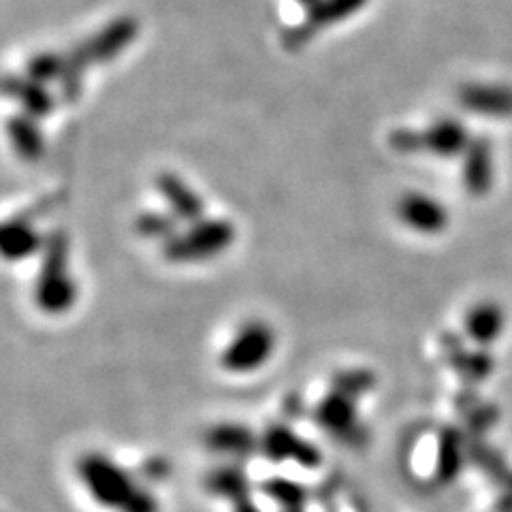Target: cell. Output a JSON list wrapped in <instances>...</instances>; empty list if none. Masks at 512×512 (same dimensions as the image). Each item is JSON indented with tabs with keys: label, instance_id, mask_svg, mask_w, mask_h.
<instances>
[{
	"label": "cell",
	"instance_id": "5",
	"mask_svg": "<svg viewBox=\"0 0 512 512\" xmlns=\"http://www.w3.org/2000/svg\"><path fill=\"white\" fill-rule=\"evenodd\" d=\"M276 352V331L265 320H248L233 335L220 355V367L227 374L259 372Z\"/></svg>",
	"mask_w": 512,
	"mask_h": 512
},
{
	"label": "cell",
	"instance_id": "15",
	"mask_svg": "<svg viewBox=\"0 0 512 512\" xmlns=\"http://www.w3.org/2000/svg\"><path fill=\"white\" fill-rule=\"evenodd\" d=\"M506 329V312L502 310L500 303L495 301H480L470 308V312L463 318V331L466 338L478 346L489 348L491 344L502 338Z\"/></svg>",
	"mask_w": 512,
	"mask_h": 512
},
{
	"label": "cell",
	"instance_id": "24",
	"mask_svg": "<svg viewBox=\"0 0 512 512\" xmlns=\"http://www.w3.org/2000/svg\"><path fill=\"white\" fill-rule=\"evenodd\" d=\"M376 374L372 370H365V367H350V370L335 372L331 376V387L329 389H338L344 391L352 397H361L365 393H370L376 387Z\"/></svg>",
	"mask_w": 512,
	"mask_h": 512
},
{
	"label": "cell",
	"instance_id": "4",
	"mask_svg": "<svg viewBox=\"0 0 512 512\" xmlns=\"http://www.w3.org/2000/svg\"><path fill=\"white\" fill-rule=\"evenodd\" d=\"M77 476L96 504L116 512L124 508L139 485L120 463L103 453H86L79 457Z\"/></svg>",
	"mask_w": 512,
	"mask_h": 512
},
{
	"label": "cell",
	"instance_id": "19",
	"mask_svg": "<svg viewBox=\"0 0 512 512\" xmlns=\"http://www.w3.org/2000/svg\"><path fill=\"white\" fill-rule=\"evenodd\" d=\"M7 135L13 152L26 163H37L45 154V139L39 120L26 114L11 116L7 120Z\"/></svg>",
	"mask_w": 512,
	"mask_h": 512
},
{
	"label": "cell",
	"instance_id": "14",
	"mask_svg": "<svg viewBox=\"0 0 512 512\" xmlns=\"http://www.w3.org/2000/svg\"><path fill=\"white\" fill-rule=\"evenodd\" d=\"M43 246L45 235L26 218H11L0 229V252L9 263H20L41 254Z\"/></svg>",
	"mask_w": 512,
	"mask_h": 512
},
{
	"label": "cell",
	"instance_id": "6",
	"mask_svg": "<svg viewBox=\"0 0 512 512\" xmlns=\"http://www.w3.org/2000/svg\"><path fill=\"white\" fill-rule=\"evenodd\" d=\"M261 453L269 459V463L295 461L303 470H318L323 466V453H320V448L314 442L301 438L295 429L282 423L269 425L263 431Z\"/></svg>",
	"mask_w": 512,
	"mask_h": 512
},
{
	"label": "cell",
	"instance_id": "2",
	"mask_svg": "<svg viewBox=\"0 0 512 512\" xmlns=\"http://www.w3.org/2000/svg\"><path fill=\"white\" fill-rule=\"evenodd\" d=\"M139 32V22L131 15H122V18L111 20L105 28H101L90 39L75 45L71 54H67V69L62 75V94L64 99L73 101L79 94L82 86L84 71L90 64L96 62H109L118 58L128 45H131Z\"/></svg>",
	"mask_w": 512,
	"mask_h": 512
},
{
	"label": "cell",
	"instance_id": "18",
	"mask_svg": "<svg viewBox=\"0 0 512 512\" xmlns=\"http://www.w3.org/2000/svg\"><path fill=\"white\" fill-rule=\"evenodd\" d=\"M493 184V163H491V148L485 139L472 141L466 150V160H463V186L468 195L485 197L489 195Z\"/></svg>",
	"mask_w": 512,
	"mask_h": 512
},
{
	"label": "cell",
	"instance_id": "12",
	"mask_svg": "<svg viewBox=\"0 0 512 512\" xmlns=\"http://www.w3.org/2000/svg\"><path fill=\"white\" fill-rule=\"evenodd\" d=\"M203 442L212 453L235 459L261 453V436H256L248 425L242 423H218L205 431Z\"/></svg>",
	"mask_w": 512,
	"mask_h": 512
},
{
	"label": "cell",
	"instance_id": "26",
	"mask_svg": "<svg viewBox=\"0 0 512 512\" xmlns=\"http://www.w3.org/2000/svg\"><path fill=\"white\" fill-rule=\"evenodd\" d=\"M389 146L395 152L414 154L423 152V131H410V128H395L389 133Z\"/></svg>",
	"mask_w": 512,
	"mask_h": 512
},
{
	"label": "cell",
	"instance_id": "9",
	"mask_svg": "<svg viewBox=\"0 0 512 512\" xmlns=\"http://www.w3.org/2000/svg\"><path fill=\"white\" fill-rule=\"evenodd\" d=\"M440 346L448 365L459 374L463 382H468L470 387L489 380V376L495 372V359L491 357L489 348H466L459 335L446 331L440 338Z\"/></svg>",
	"mask_w": 512,
	"mask_h": 512
},
{
	"label": "cell",
	"instance_id": "28",
	"mask_svg": "<svg viewBox=\"0 0 512 512\" xmlns=\"http://www.w3.org/2000/svg\"><path fill=\"white\" fill-rule=\"evenodd\" d=\"M233 510H235V512H261V510H259V506H256L250 498H248V500H242V502H237V504H233Z\"/></svg>",
	"mask_w": 512,
	"mask_h": 512
},
{
	"label": "cell",
	"instance_id": "8",
	"mask_svg": "<svg viewBox=\"0 0 512 512\" xmlns=\"http://www.w3.org/2000/svg\"><path fill=\"white\" fill-rule=\"evenodd\" d=\"M395 212L404 227L421 235H440L448 229V222H451L448 210L438 199L416 190L404 192L399 197Z\"/></svg>",
	"mask_w": 512,
	"mask_h": 512
},
{
	"label": "cell",
	"instance_id": "25",
	"mask_svg": "<svg viewBox=\"0 0 512 512\" xmlns=\"http://www.w3.org/2000/svg\"><path fill=\"white\" fill-rule=\"evenodd\" d=\"M64 69H67V56L54 54V52H43L32 56L26 64V75L35 79L39 84H47L52 79H62Z\"/></svg>",
	"mask_w": 512,
	"mask_h": 512
},
{
	"label": "cell",
	"instance_id": "13",
	"mask_svg": "<svg viewBox=\"0 0 512 512\" xmlns=\"http://www.w3.org/2000/svg\"><path fill=\"white\" fill-rule=\"evenodd\" d=\"M370 0H318L314 7L308 9V18L291 35V45L306 43L316 30L340 24L350 15L359 13Z\"/></svg>",
	"mask_w": 512,
	"mask_h": 512
},
{
	"label": "cell",
	"instance_id": "10",
	"mask_svg": "<svg viewBox=\"0 0 512 512\" xmlns=\"http://www.w3.org/2000/svg\"><path fill=\"white\" fill-rule=\"evenodd\" d=\"M156 190L160 192V197H163V201L167 203L169 212L180 222L195 224V222L207 218L203 199L180 178L178 173H173V171L158 173L156 175Z\"/></svg>",
	"mask_w": 512,
	"mask_h": 512
},
{
	"label": "cell",
	"instance_id": "7",
	"mask_svg": "<svg viewBox=\"0 0 512 512\" xmlns=\"http://www.w3.org/2000/svg\"><path fill=\"white\" fill-rule=\"evenodd\" d=\"M359 399L344 391L329 389L314 408V421L333 438L346 442H361L363 427L359 421Z\"/></svg>",
	"mask_w": 512,
	"mask_h": 512
},
{
	"label": "cell",
	"instance_id": "17",
	"mask_svg": "<svg viewBox=\"0 0 512 512\" xmlns=\"http://www.w3.org/2000/svg\"><path fill=\"white\" fill-rule=\"evenodd\" d=\"M470 143L472 141L468 137L466 126L448 118L434 122L427 131H423V150L440 158H453L459 154H466Z\"/></svg>",
	"mask_w": 512,
	"mask_h": 512
},
{
	"label": "cell",
	"instance_id": "16",
	"mask_svg": "<svg viewBox=\"0 0 512 512\" xmlns=\"http://www.w3.org/2000/svg\"><path fill=\"white\" fill-rule=\"evenodd\" d=\"M5 92L11 99L18 101L22 105V114L43 120L45 116H50L54 111V99L50 90L45 88V84L35 82V79L18 77V75H9L5 79Z\"/></svg>",
	"mask_w": 512,
	"mask_h": 512
},
{
	"label": "cell",
	"instance_id": "27",
	"mask_svg": "<svg viewBox=\"0 0 512 512\" xmlns=\"http://www.w3.org/2000/svg\"><path fill=\"white\" fill-rule=\"evenodd\" d=\"M120 512H158V500L150 489L137 485V489Z\"/></svg>",
	"mask_w": 512,
	"mask_h": 512
},
{
	"label": "cell",
	"instance_id": "11",
	"mask_svg": "<svg viewBox=\"0 0 512 512\" xmlns=\"http://www.w3.org/2000/svg\"><path fill=\"white\" fill-rule=\"evenodd\" d=\"M468 461V436L466 431L448 425L440 431L436 446V463H434V480L438 485H453L461 476L463 466Z\"/></svg>",
	"mask_w": 512,
	"mask_h": 512
},
{
	"label": "cell",
	"instance_id": "3",
	"mask_svg": "<svg viewBox=\"0 0 512 512\" xmlns=\"http://www.w3.org/2000/svg\"><path fill=\"white\" fill-rule=\"evenodd\" d=\"M235 237L237 231L231 220L203 218L160 244V254L171 265H197L227 252L235 244Z\"/></svg>",
	"mask_w": 512,
	"mask_h": 512
},
{
	"label": "cell",
	"instance_id": "20",
	"mask_svg": "<svg viewBox=\"0 0 512 512\" xmlns=\"http://www.w3.org/2000/svg\"><path fill=\"white\" fill-rule=\"evenodd\" d=\"M203 485L212 495H216V498H224L231 504L248 500L252 491L246 470L242 466H237V463H227V466L214 468L205 476Z\"/></svg>",
	"mask_w": 512,
	"mask_h": 512
},
{
	"label": "cell",
	"instance_id": "21",
	"mask_svg": "<svg viewBox=\"0 0 512 512\" xmlns=\"http://www.w3.org/2000/svg\"><path fill=\"white\" fill-rule=\"evenodd\" d=\"M468 461H472L491 483L500 487L506 485V480L512 474L502 453L495 451V448L489 446L483 438H468Z\"/></svg>",
	"mask_w": 512,
	"mask_h": 512
},
{
	"label": "cell",
	"instance_id": "29",
	"mask_svg": "<svg viewBox=\"0 0 512 512\" xmlns=\"http://www.w3.org/2000/svg\"><path fill=\"white\" fill-rule=\"evenodd\" d=\"M299 3H301V5H306V7L310 9V7H314V5L318 3V0H299Z\"/></svg>",
	"mask_w": 512,
	"mask_h": 512
},
{
	"label": "cell",
	"instance_id": "22",
	"mask_svg": "<svg viewBox=\"0 0 512 512\" xmlns=\"http://www.w3.org/2000/svg\"><path fill=\"white\" fill-rule=\"evenodd\" d=\"M263 495L271 502H276L282 510H303L306 506L310 493L297 480L284 478V476H271L261 485Z\"/></svg>",
	"mask_w": 512,
	"mask_h": 512
},
{
	"label": "cell",
	"instance_id": "1",
	"mask_svg": "<svg viewBox=\"0 0 512 512\" xmlns=\"http://www.w3.org/2000/svg\"><path fill=\"white\" fill-rule=\"evenodd\" d=\"M71 242L64 231L56 229L45 235L41 265L35 282V303L47 316H62L73 310L79 297L77 282L69 267Z\"/></svg>",
	"mask_w": 512,
	"mask_h": 512
},
{
	"label": "cell",
	"instance_id": "23",
	"mask_svg": "<svg viewBox=\"0 0 512 512\" xmlns=\"http://www.w3.org/2000/svg\"><path fill=\"white\" fill-rule=\"evenodd\" d=\"M178 218H175L171 212H141L135 218L133 229L139 237L143 239H156V242L165 244L167 239H171L175 233H178Z\"/></svg>",
	"mask_w": 512,
	"mask_h": 512
}]
</instances>
